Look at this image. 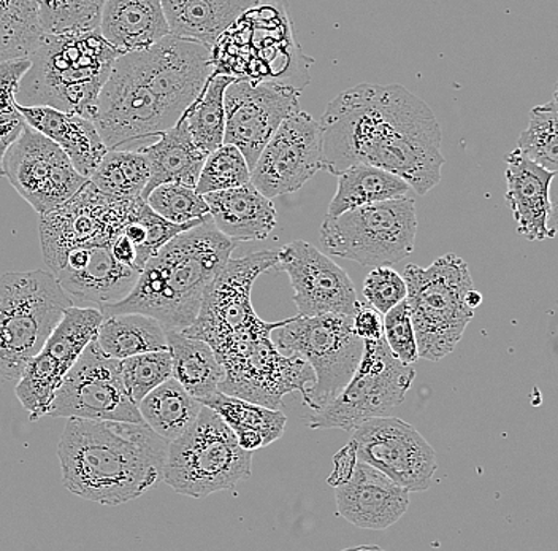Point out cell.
Returning <instances> with one entry per match:
<instances>
[{
	"instance_id": "19",
	"label": "cell",
	"mask_w": 558,
	"mask_h": 551,
	"mask_svg": "<svg viewBox=\"0 0 558 551\" xmlns=\"http://www.w3.org/2000/svg\"><path fill=\"white\" fill-rule=\"evenodd\" d=\"M124 56L143 83L180 118L197 103L215 73L211 48L173 36L149 50Z\"/></svg>"
},
{
	"instance_id": "24",
	"label": "cell",
	"mask_w": 558,
	"mask_h": 551,
	"mask_svg": "<svg viewBox=\"0 0 558 551\" xmlns=\"http://www.w3.org/2000/svg\"><path fill=\"white\" fill-rule=\"evenodd\" d=\"M338 515L355 528L384 531L410 508V493L375 467L359 462L347 483L335 488Z\"/></svg>"
},
{
	"instance_id": "45",
	"label": "cell",
	"mask_w": 558,
	"mask_h": 551,
	"mask_svg": "<svg viewBox=\"0 0 558 551\" xmlns=\"http://www.w3.org/2000/svg\"><path fill=\"white\" fill-rule=\"evenodd\" d=\"M408 286L403 275L392 267H376L366 275L364 298L368 307L379 315H386L393 307L407 301Z\"/></svg>"
},
{
	"instance_id": "47",
	"label": "cell",
	"mask_w": 558,
	"mask_h": 551,
	"mask_svg": "<svg viewBox=\"0 0 558 551\" xmlns=\"http://www.w3.org/2000/svg\"><path fill=\"white\" fill-rule=\"evenodd\" d=\"M352 323H354L355 334L361 340L376 342L384 337L383 315H379L372 307L362 306L352 316Z\"/></svg>"
},
{
	"instance_id": "40",
	"label": "cell",
	"mask_w": 558,
	"mask_h": 551,
	"mask_svg": "<svg viewBox=\"0 0 558 551\" xmlns=\"http://www.w3.org/2000/svg\"><path fill=\"white\" fill-rule=\"evenodd\" d=\"M518 149L547 172L558 173V106L554 100L533 108Z\"/></svg>"
},
{
	"instance_id": "43",
	"label": "cell",
	"mask_w": 558,
	"mask_h": 551,
	"mask_svg": "<svg viewBox=\"0 0 558 551\" xmlns=\"http://www.w3.org/2000/svg\"><path fill=\"white\" fill-rule=\"evenodd\" d=\"M121 375L129 396L138 406L149 393L173 379L172 356L167 350L124 359Z\"/></svg>"
},
{
	"instance_id": "3",
	"label": "cell",
	"mask_w": 558,
	"mask_h": 551,
	"mask_svg": "<svg viewBox=\"0 0 558 551\" xmlns=\"http://www.w3.org/2000/svg\"><path fill=\"white\" fill-rule=\"evenodd\" d=\"M239 245L222 236L208 216L157 251L140 274L134 291L100 313L104 319L140 313L159 321L166 333H183L197 319L205 292Z\"/></svg>"
},
{
	"instance_id": "38",
	"label": "cell",
	"mask_w": 558,
	"mask_h": 551,
	"mask_svg": "<svg viewBox=\"0 0 558 551\" xmlns=\"http://www.w3.org/2000/svg\"><path fill=\"white\" fill-rule=\"evenodd\" d=\"M41 36L37 0H0V64L29 59Z\"/></svg>"
},
{
	"instance_id": "51",
	"label": "cell",
	"mask_w": 558,
	"mask_h": 551,
	"mask_svg": "<svg viewBox=\"0 0 558 551\" xmlns=\"http://www.w3.org/2000/svg\"><path fill=\"white\" fill-rule=\"evenodd\" d=\"M466 303H469L470 309L476 310L477 307L483 303V295H481L480 291H476V289H473V291H470L469 295H466Z\"/></svg>"
},
{
	"instance_id": "31",
	"label": "cell",
	"mask_w": 558,
	"mask_h": 551,
	"mask_svg": "<svg viewBox=\"0 0 558 551\" xmlns=\"http://www.w3.org/2000/svg\"><path fill=\"white\" fill-rule=\"evenodd\" d=\"M202 404L221 417L227 427L232 429L239 445L247 453L279 441L288 424V417L281 410L267 409L221 392L202 400Z\"/></svg>"
},
{
	"instance_id": "42",
	"label": "cell",
	"mask_w": 558,
	"mask_h": 551,
	"mask_svg": "<svg viewBox=\"0 0 558 551\" xmlns=\"http://www.w3.org/2000/svg\"><path fill=\"white\" fill-rule=\"evenodd\" d=\"M251 183V169L236 146L222 145L205 160L197 191L201 196L221 191L235 190Z\"/></svg>"
},
{
	"instance_id": "27",
	"label": "cell",
	"mask_w": 558,
	"mask_h": 551,
	"mask_svg": "<svg viewBox=\"0 0 558 551\" xmlns=\"http://www.w3.org/2000/svg\"><path fill=\"white\" fill-rule=\"evenodd\" d=\"M99 31L122 56L149 50L170 36L160 0H107Z\"/></svg>"
},
{
	"instance_id": "30",
	"label": "cell",
	"mask_w": 558,
	"mask_h": 551,
	"mask_svg": "<svg viewBox=\"0 0 558 551\" xmlns=\"http://www.w3.org/2000/svg\"><path fill=\"white\" fill-rule=\"evenodd\" d=\"M138 152L148 158L149 170H151L148 187L142 196L145 201L157 187L162 184L197 187L205 160L208 158L192 141L190 128L184 118H181L180 123L170 131L159 135L155 142L140 146Z\"/></svg>"
},
{
	"instance_id": "34",
	"label": "cell",
	"mask_w": 558,
	"mask_h": 551,
	"mask_svg": "<svg viewBox=\"0 0 558 551\" xmlns=\"http://www.w3.org/2000/svg\"><path fill=\"white\" fill-rule=\"evenodd\" d=\"M96 342L105 356L117 361L169 350L162 324L140 313L107 316L97 331Z\"/></svg>"
},
{
	"instance_id": "44",
	"label": "cell",
	"mask_w": 558,
	"mask_h": 551,
	"mask_svg": "<svg viewBox=\"0 0 558 551\" xmlns=\"http://www.w3.org/2000/svg\"><path fill=\"white\" fill-rule=\"evenodd\" d=\"M146 204L155 214L173 225L205 221L209 216L205 197L201 196L195 188L184 187V184L169 183L157 187L146 197Z\"/></svg>"
},
{
	"instance_id": "50",
	"label": "cell",
	"mask_w": 558,
	"mask_h": 551,
	"mask_svg": "<svg viewBox=\"0 0 558 551\" xmlns=\"http://www.w3.org/2000/svg\"><path fill=\"white\" fill-rule=\"evenodd\" d=\"M550 228L558 233V173L554 176L553 183H550Z\"/></svg>"
},
{
	"instance_id": "10",
	"label": "cell",
	"mask_w": 558,
	"mask_h": 551,
	"mask_svg": "<svg viewBox=\"0 0 558 551\" xmlns=\"http://www.w3.org/2000/svg\"><path fill=\"white\" fill-rule=\"evenodd\" d=\"M416 371L390 351L386 338L365 342L357 371L337 399L326 409L303 417L312 429H341L354 432L373 418L387 417L399 407L413 386Z\"/></svg>"
},
{
	"instance_id": "48",
	"label": "cell",
	"mask_w": 558,
	"mask_h": 551,
	"mask_svg": "<svg viewBox=\"0 0 558 551\" xmlns=\"http://www.w3.org/2000/svg\"><path fill=\"white\" fill-rule=\"evenodd\" d=\"M357 463L359 458L357 452H355V445L349 442L347 446H343V448L333 456V470H331L327 483H329L331 488L347 483V481L351 479Z\"/></svg>"
},
{
	"instance_id": "14",
	"label": "cell",
	"mask_w": 558,
	"mask_h": 551,
	"mask_svg": "<svg viewBox=\"0 0 558 551\" xmlns=\"http://www.w3.org/2000/svg\"><path fill=\"white\" fill-rule=\"evenodd\" d=\"M278 263V250H264L230 260L215 278L202 302L201 312L184 336L197 338L218 350L229 338L257 326L262 319L254 312L251 291L254 282Z\"/></svg>"
},
{
	"instance_id": "26",
	"label": "cell",
	"mask_w": 558,
	"mask_h": 551,
	"mask_svg": "<svg viewBox=\"0 0 558 551\" xmlns=\"http://www.w3.org/2000/svg\"><path fill=\"white\" fill-rule=\"evenodd\" d=\"M27 125L54 142L68 155L76 172L89 180L108 149L93 121L50 107H23L17 104Z\"/></svg>"
},
{
	"instance_id": "33",
	"label": "cell",
	"mask_w": 558,
	"mask_h": 551,
	"mask_svg": "<svg viewBox=\"0 0 558 551\" xmlns=\"http://www.w3.org/2000/svg\"><path fill=\"white\" fill-rule=\"evenodd\" d=\"M410 191V184L400 177L378 167L359 164L338 176L337 194L331 199L327 216H340L366 205L399 201L408 197Z\"/></svg>"
},
{
	"instance_id": "52",
	"label": "cell",
	"mask_w": 558,
	"mask_h": 551,
	"mask_svg": "<svg viewBox=\"0 0 558 551\" xmlns=\"http://www.w3.org/2000/svg\"><path fill=\"white\" fill-rule=\"evenodd\" d=\"M341 551H387L383 550L381 547L378 546H361V547H352V549L341 550Z\"/></svg>"
},
{
	"instance_id": "36",
	"label": "cell",
	"mask_w": 558,
	"mask_h": 551,
	"mask_svg": "<svg viewBox=\"0 0 558 551\" xmlns=\"http://www.w3.org/2000/svg\"><path fill=\"white\" fill-rule=\"evenodd\" d=\"M149 160L138 149L108 152L89 178V183L105 196L131 201L140 199L149 183Z\"/></svg>"
},
{
	"instance_id": "8",
	"label": "cell",
	"mask_w": 558,
	"mask_h": 551,
	"mask_svg": "<svg viewBox=\"0 0 558 551\" xmlns=\"http://www.w3.org/2000/svg\"><path fill=\"white\" fill-rule=\"evenodd\" d=\"M275 333L279 351L300 356L313 369L316 382L303 393V404L312 414L340 396L364 356L365 342L355 334L352 316L296 315Z\"/></svg>"
},
{
	"instance_id": "11",
	"label": "cell",
	"mask_w": 558,
	"mask_h": 551,
	"mask_svg": "<svg viewBox=\"0 0 558 551\" xmlns=\"http://www.w3.org/2000/svg\"><path fill=\"white\" fill-rule=\"evenodd\" d=\"M145 202L142 197L121 201L105 196L87 180L68 204L38 219L44 261L51 274L69 251L113 245L125 226L137 218Z\"/></svg>"
},
{
	"instance_id": "2",
	"label": "cell",
	"mask_w": 558,
	"mask_h": 551,
	"mask_svg": "<svg viewBox=\"0 0 558 551\" xmlns=\"http://www.w3.org/2000/svg\"><path fill=\"white\" fill-rule=\"evenodd\" d=\"M169 445L145 423L68 420L58 444L62 483L96 504H125L163 480Z\"/></svg>"
},
{
	"instance_id": "13",
	"label": "cell",
	"mask_w": 558,
	"mask_h": 551,
	"mask_svg": "<svg viewBox=\"0 0 558 551\" xmlns=\"http://www.w3.org/2000/svg\"><path fill=\"white\" fill-rule=\"evenodd\" d=\"M48 415L65 420L143 423L138 406L122 382L121 361L105 356L96 340L62 380Z\"/></svg>"
},
{
	"instance_id": "49",
	"label": "cell",
	"mask_w": 558,
	"mask_h": 551,
	"mask_svg": "<svg viewBox=\"0 0 558 551\" xmlns=\"http://www.w3.org/2000/svg\"><path fill=\"white\" fill-rule=\"evenodd\" d=\"M111 253H113L114 260L122 264V266L135 268V271L142 274L143 264L140 261L138 249L128 237H118L117 242L111 245Z\"/></svg>"
},
{
	"instance_id": "20",
	"label": "cell",
	"mask_w": 558,
	"mask_h": 551,
	"mask_svg": "<svg viewBox=\"0 0 558 551\" xmlns=\"http://www.w3.org/2000/svg\"><path fill=\"white\" fill-rule=\"evenodd\" d=\"M222 368L226 379L219 392L271 410H281L286 394L303 396L316 382L308 362L296 355H282L271 337L257 342Z\"/></svg>"
},
{
	"instance_id": "15",
	"label": "cell",
	"mask_w": 558,
	"mask_h": 551,
	"mask_svg": "<svg viewBox=\"0 0 558 551\" xmlns=\"http://www.w3.org/2000/svg\"><path fill=\"white\" fill-rule=\"evenodd\" d=\"M3 177L38 216L58 211L87 183L68 155L29 125L7 152Z\"/></svg>"
},
{
	"instance_id": "41",
	"label": "cell",
	"mask_w": 558,
	"mask_h": 551,
	"mask_svg": "<svg viewBox=\"0 0 558 551\" xmlns=\"http://www.w3.org/2000/svg\"><path fill=\"white\" fill-rule=\"evenodd\" d=\"M29 59L0 64V177H3V158L10 146L27 128L26 120L17 110L16 94L21 80L29 72Z\"/></svg>"
},
{
	"instance_id": "29",
	"label": "cell",
	"mask_w": 558,
	"mask_h": 551,
	"mask_svg": "<svg viewBox=\"0 0 558 551\" xmlns=\"http://www.w3.org/2000/svg\"><path fill=\"white\" fill-rule=\"evenodd\" d=\"M254 0H163L162 9L169 23L170 36L197 41L215 48L219 38L247 10L256 7Z\"/></svg>"
},
{
	"instance_id": "22",
	"label": "cell",
	"mask_w": 558,
	"mask_h": 551,
	"mask_svg": "<svg viewBox=\"0 0 558 551\" xmlns=\"http://www.w3.org/2000/svg\"><path fill=\"white\" fill-rule=\"evenodd\" d=\"M275 268L289 275L300 316H354L362 307L347 272L308 242L281 247Z\"/></svg>"
},
{
	"instance_id": "5",
	"label": "cell",
	"mask_w": 558,
	"mask_h": 551,
	"mask_svg": "<svg viewBox=\"0 0 558 551\" xmlns=\"http://www.w3.org/2000/svg\"><path fill=\"white\" fill-rule=\"evenodd\" d=\"M73 306L50 271L0 277V382H20Z\"/></svg>"
},
{
	"instance_id": "12",
	"label": "cell",
	"mask_w": 558,
	"mask_h": 551,
	"mask_svg": "<svg viewBox=\"0 0 558 551\" xmlns=\"http://www.w3.org/2000/svg\"><path fill=\"white\" fill-rule=\"evenodd\" d=\"M180 121L121 56L100 93L93 120L108 152L156 141Z\"/></svg>"
},
{
	"instance_id": "1",
	"label": "cell",
	"mask_w": 558,
	"mask_h": 551,
	"mask_svg": "<svg viewBox=\"0 0 558 551\" xmlns=\"http://www.w3.org/2000/svg\"><path fill=\"white\" fill-rule=\"evenodd\" d=\"M323 170L378 167L425 196L441 181L442 132L432 108L401 85L362 83L331 99L323 120Z\"/></svg>"
},
{
	"instance_id": "17",
	"label": "cell",
	"mask_w": 558,
	"mask_h": 551,
	"mask_svg": "<svg viewBox=\"0 0 558 551\" xmlns=\"http://www.w3.org/2000/svg\"><path fill=\"white\" fill-rule=\"evenodd\" d=\"M359 462L375 467L408 493L432 487L438 463L434 446L413 424L396 417L373 418L352 432Z\"/></svg>"
},
{
	"instance_id": "7",
	"label": "cell",
	"mask_w": 558,
	"mask_h": 551,
	"mask_svg": "<svg viewBox=\"0 0 558 551\" xmlns=\"http://www.w3.org/2000/svg\"><path fill=\"white\" fill-rule=\"evenodd\" d=\"M253 472V453L244 452L232 429L204 407L197 421L169 445L163 481L174 493L202 499L233 490Z\"/></svg>"
},
{
	"instance_id": "18",
	"label": "cell",
	"mask_w": 558,
	"mask_h": 551,
	"mask_svg": "<svg viewBox=\"0 0 558 551\" xmlns=\"http://www.w3.org/2000/svg\"><path fill=\"white\" fill-rule=\"evenodd\" d=\"M300 96L302 89L281 82H233L225 96V145L236 146L253 170L281 124L299 113Z\"/></svg>"
},
{
	"instance_id": "28",
	"label": "cell",
	"mask_w": 558,
	"mask_h": 551,
	"mask_svg": "<svg viewBox=\"0 0 558 551\" xmlns=\"http://www.w3.org/2000/svg\"><path fill=\"white\" fill-rule=\"evenodd\" d=\"M204 197L216 229L233 242L267 239L277 226L275 205L251 183Z\"/></svg>"
},
{
	"instance_id": "32",
	"label": "cell",
	"mask_w": 558,
	"mask_h": 551,
	"mask_svg": "<svg viewBox=\"0 0 558 551\" xmlns=\"http://www.w3.org/2000/svg\"><path fill=\"white\" fill-rule=\"evenodd\" d=\"M167 344L172 356L173 379L194 399L202 403L219 392L226 372L209 345L183 333H167Z\"/></svg>"
},
{
	"instance_id": "4",
	"label": "cell",
	"mask_w": 558,
	"mask_h": 551,
	"mask_svg": "<svg viewBox=\"0 0 558 551\" xmlns=\"http://www.w3.org/2000/svg\"><path fill=\"white\" fill-rule=\"evenodd\" d=\"M121 56L100 31L82 36H41L29 58V72L21 80L16 103L50 107L93 121L100 93Z\"/></svg>"
},
{
	"instance_id": "21",
	"label": "cell",
	"mask_w": 558,
	"mask_h": 551,
	"mask_svg": "<svg viewBox=\"0 0 558 551\" xmlns=\"http://www.w3.org/2000/svg\"><path fill=\"white\" fill-rule=\"evenodd\" d=\"M323 170V131L312 115L288 118L251 170V184L267 199L286 196L305 187Z\"/></svg>"
},
{
	"instance_id": "6",
	"label": "cell",
	"mask_w": 558,
	"mask_h": 551,
	"mask_svg": "<svg viewBox=\"0 0 558 551\" xmlns=\"http://www.w3.org/2000/svg\"><path fill=\"white\" fill-rule=\"evenodd\" d=\"M403 278L418 358L441 361L456 350L474 316L466 303V295L474 289L469 264L448 253L428 267L408 264Z\"/></svg>"
},
{
	"instance_id": "16",
	"label": "cell",
	"mask_w": 558,
	"mask_h": 551,
	"mask_svg": "<svg viewBox=\"0 0 558 551\" xmlns=\"http://www.w3.org/2000/svg\"><path fill=\"white\" fill-rule=\"evenodd\" d=\"M104 316L94 307H70L40 354L27 366L15 394L31 421L48 415L62 380L97 337Z\"/></svg>"
},
{
	"instance_id": "23",
	"label": "cell",
	"mask_w": 558,
	"mask_h": 551,
	"mask_svg": "<svg viewBox=\"0 0 558 551\" xmlns=\"http://www.w3.org/2000/svg\"><path fill=\"white\" fill-rule=\"evenodd\" d=\"M69 298L94 309L124 301L137 285L140 272L114 260L111 247H85L69 251L54 272Z\"/></svg>"
},
{
	"instance_id": "39",
	"label": "cell",
	"mask_w": 558,
	"mask_h": 551,
	"mask_svg": "<svg viewBox=\"0 0 558 551\" xmlns=\"http://www.w3.org/2000/svg\"><path fill=\"white\" fill-rule=\"evenodd\" d=\"M38 26L44 36H82L99 31L104 0H40Z\"/></svg>"
},
{
	"instance_id": "9",
	"label": "cell",
	"mask_w": 558,
	"mask_h": 551,
	"mask_svg": "<svg viewBox=\"0 0 558 551\" xmlns=\"http://www.w3.org/2000/svg\"><path fill=\"white\" fill-rule=\"evenodd\" d=\"M416 205L411 197L326 216L324 250L365 267H390L410 256L416 243Z\"/></svg>"
},
{
	"instance_id": "46",
	"label": "cell",
	"mask_w": 558,
	"mask_h": 551,
	"mask_svg": "<svg viewBox=\"0 0 558 551\" xmlns=\"http://www.w3.org/2000/svg\"><path fill=\"white\" fill-rule=\"evenodd\" d=\"M384 338L392 355L400 362L413 366L418 359L416 333L411 320L410 307L403 301L384 315Z\"/></svg>"
},
{
	"instance_id": "25",
	"label": "cell",
	"mask_w": 558,
	"mask_h": 551,
	"mask_svg": "<svg viewBox=\"0 0 558 551\" xmlns=\"http://www.w3.org/2000/svg\"><path fill=\"white\" fill-rule=\"evenodd\" d=\"M556 173L532 163L518 148L506 156V202L512 212L515 229L529 242L554 239L550 228V183Z\"/></svg>"
},
{
	"instance_id": "35",
	"label": "cell",
	"mask_w": 558,
	"mask_h": 551,
	"mask_svg": "<svg viewBox=\"0 0 558 551\" xmlns=\"http://www.w3.org/2000/svg\"><path fill=\"white\" fill-rule=\"evenodd\" d=\"M204 409L174 379L160 385L138 404L140 417L163 441L172 442L197 421Z\"/></svg>"
},
{
	"instance_id": "53",
	"label": "cell",
	"mask_w": 558,
	"mask_h": 551,
	"mask_svg": "<svg viewBox=\"0 0 558 551\" xmlns=\"http://www.w3.org/2000/svg\"><path fill=\"white\" fill-rule=\"evenodd\" d=\"M553 100L558 106V82H557V85H556V89H554V99Z\"/></svg>"
},
{
	"instance_id": "37",
	"label": "cell",
	"mask_w": 558,
	"mask_h": 551,
	"mask_svg": "<svg viewBox=\"0 0 558 551\" xmlns=\"http://www.w3.org/2000/svg\"><path fill=\"white\" fill-rule=\"evenodd\" d=\"M233 82L236 80H233L232 76L213 73L207 88L183 117L190 128L192 141L205 156L211 155L225 145V96L227 88Z\"/></svg>"
}]
</instances>
